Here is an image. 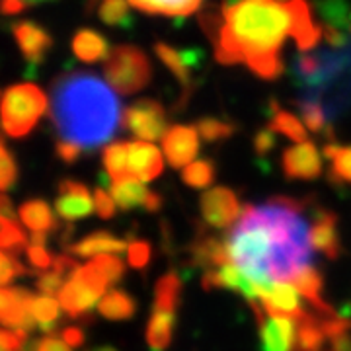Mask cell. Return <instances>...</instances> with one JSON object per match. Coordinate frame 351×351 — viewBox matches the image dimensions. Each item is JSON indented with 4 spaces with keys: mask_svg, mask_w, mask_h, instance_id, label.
Here are the masks:
<instances>
[{
    "mask_svg": "<svg viewBox=\"0 0 351 351\" xmlns=\"http://www.w3.org/2000/svg\"><path fill=\"white\" fill-rule=\"evenodd\" d=\"M20 221L24 223L25 228H29L32 232H47L55 230L59 223L55 219V215L51 211L49 203L43 199H27L20 205L18 209Z\"/></svg>",
    "mask_w": 351,
    "mask_h": 351,
    "instance_id": "obj_24",
    "label": "cell"
},
{
    "mask_svg": "<svg viewBox=\"0 0 351 351\" xmlns=\"http://www.w3.org/2000/svg\"><path fill=\"white\" fill-rule=\"evenodd\" d=\"M160 207H162V195H160V193H156V191H151V195H149V199H147L145 209H147L149 213H156V211H160Z\"/></svg>",
    "mask_w": 351,
    "mask_h": 351,
    "instance_id": "obj_57",
    "label": "cell"
},
{
    "mask_svg": "<svg viewBox=\"0 0 351 351\" xmlns=\"http://www.w3.org/2000/svg\"><path fill=\"white\" fill-rule=\"evenodd\" d=\"M152 246L147 240H131L129 248H127V258H129V265L135 269H145L149 262H151Z\"/></svg>",
    "mask_w": 351,
    "mask_h": 351,
    "instance_id": "obj_43",
    "label": "cell"
},
{
    "mask_svg": "<svg viewBox=\"0 0 351 351\" xmlns=\"http://www.w3.org/2000/svg\"><path fill=\"white\" fill-rule=\"evenodd\" d=\"M215 174H217V168H215L213 160L201 158V160H195V162L188 164L184 168L182 180H184V184H188L189 188L205 189L215 182Z\"/></svg>",
    "mask_w": 351,
    "mask_h": 351,
    "instance_id": "obj_35",
    "label": "cell"
},
{
    "mask_svg": "<svg viewBox=\"0 0 351 351\" xmlns=\"http://www.w3.org/2000/svg\"><path fill=\"white\" fill-rule=\"evenodd\" d=\"M90 265L106 279L108 285L119 283L121 277L125 276V263L121 262L119 258H115V256H110V254H100V256H96V258L90 262Z\"/></svg>",
    "mask_w": 351,
    "mask_h": 351,
    "instance_id": "obj_39",
    "label": "cell"
},
{
    "mask_svg": "<svg viewBox=\"0 0 351 351\" xmlns=\"http://www.w3.org/2000/svg\"><path fill=\"white\" fill-rule=\"evenodd\" d=\"M176 328V313L152 311L147 324V343L151 351H168L172 346Z\"/></svg>",
    "mask_w": 351,
    "mask_h": 351,
    "instance_id": "obj_25",
    "label": "cell"
},
{
    "mask_svg": "<svg viewBox=\"0 0 351 351\" xmlns=\"http://www.w3.org/2000/svg\"><path fill=\"white\" fill-rule=\"evenodd\" d=\"M61 338L71 346V348H80V346H84V341H86V334H84V330L80 326H66L61 332Z\"/></svg>",
    "mask_w": 351,
    "mask_h": 351,
    "instance_id": "obj_53",
    "label": "cell"
},
{
    "mask_svg": "<svg viewBox=\"0 0 351 351\" xmlns=\"http://www.w3.org/2000/svg\"><path fill=\"white\" fill-rule=\"evenodd\" d=\"M12 34L25 63L29 66H39L45 61L47 53L53 47V38L43 25L32 20H20L12 24Z\"/></svg>",
    "mask_w": 351,
    "mask_h": 351,
    "instance_id": "obj_11",
    "label": "cell"
},
{
    "mask_svg": "<svg viewBox=\"0 0 351 351\" xmlns=\"http://www.w3.org/2000/svg\"><path fill=\"white\" fill-rule=\"evenodd\" d=\"M101 162L108 178L115 182L127 176H133L129 172V143L125 141H115L106 145L104 154H101Z\"/></svg>",
    "mask_w": 351,
    "mask_h": 351,
    "instance_id": "obj_30",
    "label": "cell"
},
{
    "mask_svg": "<svg viewBox=\"0 0 351 351\" xmlns=\"http://www.w3.org/2000/svg\"><path fill=\"white\" fill-rule=\"evenodd\" d=\"M34 293L25 287L2 289L0 291V320L6 328L32 332L36 320L32 316L29 304L34 301Z\"/></svg>",
    "mask_w": 351,
    "mask_h": 351,
    "instance_id": "obj_10",
    "label": "cell"
},
{
    "mask_svg": "<svg viewBox=\"0 0 351 351\" xmlns=\"http://www.w3.org/2000/svg\"><path fill=\"white\" fill-rule=\"evenodd\" d=\"M293 351H301V350H299V346H297V348H295V350H293Z\"/></svg>",
    "mask_w": 351,
    "mask_h": 351,
    "instance_id": "obj_60",
    "label": "cell"
},
{
    "mask_svg": "<svg viewBox=\"0 0 351 351\" xmlns=\"http://www.w3.org/2000/svg\"><path fill=\"white\" fill-rule=\"evenodd\" d=\"M110 191L121 211H133L138 207H145L149 195H151V189L135 176H127V178L112 182Z\"/></svg>",
    "mask_w": 351,
    "mask_h": 351,
    "instance_id": "obj_23",
    "label": "cell"
},
{
    "mask_svg": "<svg viewBox=\"0 0 351 351\" xmlns=\"http://www.w3.org/2000/svg\"><path fill=\"white\" fill-rule=\"evenodd\" d=\"M291 283L297 287V291L301 293L306 301L311 302L313 313L318 316L326 318V316H336L338 311H334L328 302L322 299V289H324V276L318 267L314 265H306L304 269H301L297 276L291 279Z\"/></svg>",
    "mask_w": 351,
    "mask_h": 351,
    "instance_id": "obj_19",
    "label": "cell"
},
{
    "mask_svg": "<svg viewBox=\"0 0 351 351\" xmlns=\"http://www.w3.org/2000/svg\"><path fill=\"white\" fill-rule=\"evenodd\" d=\"M260 324V350L262 351H293L297 348L299 324L291 318L267 316Z\"/></svg>",
    "mask_w": 351,
    "mask_h": 351,
    "instance_id": "obj_15",
    "label": "cell"
},
{
    "mask_svg": "<svg viewBox=\"0 0 351 351\" xmlns=\"http://www.w3.org/2000/svg\"><path fill=\"white\" fill-rule=\"evenodd\" d=\"M98 311L108 320H129L137 313V301L121 289H112L101 297Z\"/></svg>",
    "mask_w": 351,
    "mask_h": 351,
    "instance_id": "obj_26",
    "label": "cell"
},
{
    "mask_svg": "<svg viewBox=\"0 0 351 351\" xmlns=\"http://www.w3.org/2000/svg\"><path fill=\"white\" fill-rule=\"evenodd\" d=\"M0 188L2 191H8L14 188L16 180H18V166L14 162L12 152L8 151L6 143L2 141L0 145Z\"/></svg>",
    "mask_w": 351,
    "mask_h": 351,
    "instance_id": "obj_42",
    "label": "cell"
},
{
    "mask_svg": "<svg viewBox=\"0 0 351 351\" xmlns=\"http://www.w3.org/2000/svg\"><path fill=\"white\" fill-rule=\"evenodd\" d=\"M49 115L64 141L94 151L115 135L123 121L115 90L92 73L59 76L51 86Z\"/></svg>",
    "mask_w": 351,
    "mask_h": 351,
    "instance_id": "obj_3",
    "label": "cell"
},
{
    "mask_svg": "<svg viewBox=\"0 0 351 351\" xmlns=\"http://www.w3.org/2000/svg\"><path fill=\"white\" fill-rule=\"evenodd\" d=\"M189 254H191V265L205 267V269H213V267L232 262L226 248V240L209 237V234H199L195 242L189 246Z\"/></svg>",
    "mask_w": 351,
    "mask_h": 351,
    "instance_id": "obj_20",
    "label": "cell"
},
{
    "mask_svg": "<svg viewBox=\"0 0 351 351\" xmlns=\"http://www.w3.org/2000/svg\"><path fill=\"white\" fill-rule=\"evenodd\" d=\"M322 29H324V38H326L330 47H343L346 45V34H343V29L334 27V25L330 24L322 25Z\"/></svg>",
    "mask_w": 351,
    "mask_h": 351,
    "instance_id": "obj_54",
    "label": "cell"
},
{
    "mask_svg": "<svg viewBox=\"0 0 351 351\" xmlns=\"http://www.w3.org/2000/svg\"><path fill=\"white\" fill-rule=\"evenodd\" d=\"M263 311L267 316L276 318H291L295 322L302 320L306 311L301 304V293L293 283H281V285H271L269 293L263 297L262 301Z\"/></svg>",
    "mask_w": 351,
    "mask_h": 351,
    "instance_id": "obj_16",
    "label": "cell"
},
{
    "mask_svg": "<svg viewBox=\"0 0 351 351\" xmlns=\"http://www.w3.org/2000/svg\"><path fill=\"white\" fill-rule=\"evenodd\" d=\"M25 256H27V262L36 267V271H49V269H53L55 256H53L45 246L29 244V246L25 248Z\"/></svg>",
    "mask_w": 351,
    "mask_h": 351,
    "instance_id": "obj_47",
    "label": "cell"
},
{
    "mask_svg": "<svg viewBox=\"0 0 351 351\" xmlns=\"http://www.w3.org/2000/svg\"><path fill=\"white\" fill-rule=\"evenodd\" d=\"M104 75L117 94L131 96L151 82L152 66L149 57L138 47L119 45L106 59Z\"/></svg>",
    "mask_w": 351,
    "mask_h": 351,
    "instance_id": "obj_5",
    "label": "cell"
},
{
    "mask_svg": "<svg viewBox=\"0 0 351 351\" xmlns=\"http://www.w3.org/2000/svg\"><path fill=\"white\" fill-rule=\"evenodd\" d=\"M108 287L106 279L90 265H80L73 276H69L61 291V306L71 318L84 316L90 320V311L98 304L100 297H104V291Z\"/></svg>",
    "mask_w": 351,
    "mask_h": 351,
    "instance_id": "obj_6",
    "label": "cell"
},
{
    "mask_svg": "<svg viewBox=\"0 0 351 351\" xmlns=\"http://www.w3.org/2000/svg\"><path fill=\"white\" fill-rule=\"evenodd\" d=\"M304 203L277 195L263 205H246L226 237L230 260L258 283L293 279L311 265V226L302 217Z\"/></svg>",
    "mask_w": 351,
    "mask_h": 351,
    "instance_id": "obj_2",
    "label": "cell"
},
{
    "mask_svg": "<svg viewBox=\"0 0 351 351\" xmlns=\"http://www.w3.org/2000/svg\"><path fill=\"white\" fill-rule=\"evenodd\" d=\"M49 110L45 92L32 82L14 84L2 96V127L8 137L20 138L32 133L38 121Z\"/></svg>",
    "mask_w": 351,
    "mask_h": 351,
    "instance_id": "obj_4",
    "label": "cell"
},
{
    "mask_svg": "<svg viewBox=\"0 0 351 351\" xmlns=\"http://www.w3.org/2000/svg\"><path fill=\"white\" fill-rule=\"evenodd\" d=\"M322 71H324L322 61L318 57L306 55V53H302L301 57L297 59V63H295V75L302 78L304 82H308V84L318 82L320 76H322Z\"/></svg>",
    "mask_w": 351,
    "mask_h": 351,
    "instance_id": "obj_41",
    "label": "cell"
},
{
    "mask_svg": "<svg viewBox=\"0 0 351 351\" xmlns=\"http://www.w3.org/2000/svg\"><path fill=\"white\" fill-rule=\"evenodd\" d=\"M80 152H82V147H78L76 143H71V141H64V138H59L55 143V154L59 156V160H63L64 164H75L78 158H80Z\"/></svg>",
    "mask_w": 351,
    "mask_h": 351,
    "instance_id": "obj_51",
    "label": "cell"
},
{
    "mask_svg": "<svg viewBox=\"0 0 351 351\" xmlns=\"http://www.w3.org/2000/svg\"><path fill=\"white\" fill-rule=\"evenodd\" d=\"M197 131L207 143H217V141H225V138L232 137L237 127L228 121L217 119V117H203L197 121Z\"/></svg>",
    "mask_w": 351,
    "mask_h": 351,
    "instance_id": "obj_40",
    "label": "cell"
},
{
    "mask_svg": "<svg viewBox=\"0 0 351 351\" xmlns=\"http://www.w3.org/2000/svg\"><path fill=\"white\" fill-rule=\"evenodd\" d=\"M201 215H203V221L217 230L237 225V221L242 215L239 195L225 186L207 189L201 195Z\"/></svg>",
    "mask_w": 351,
    "mask_h": 351,
    "instance_id": "obj_8",
    "label": "cell"
},
{
    "mask_svg": "<svg viewBox=\"0 0 351 351\" xmlns=\"http://www.w3.org/2000/svg\"><path fill=\"white\" fill-rule=\"evenodd\" d=\"M154 51L158 59L166 64V69L178 78V82L188 92L191 88V69L199 64L203 53L199 49H176L162 41L154 45Z\"/></svg>",
    "mask_w": 351,
    "mask_h": 351,
    "instance_id": "obj_17",
    "label": "cell"
},
{
    "mask_svg": "<svg viewBox=\"0 0 351 351\" xmlns=\"http://www.w3.org/2000/svg\"><path fill=\"white\" fill-rule=\"evenodd\" d=\"M55 211L64 221H80L94 213L96 207L84 184L64 178L59 182V197L55 201Z\"/></svg>",
    "mask_w": 351,
    "mask_h": 351,
    "instance_id": "obj_13",
    "label": "cell"
},
{
    "mask_svg": "<svg viewBox=\"0 0 351 351\" xmlns=\"http://www.w3.org/2000/svg\"><path fill=\"white\" fill-rule=\"evenodd\" d=\"M27 2H39V0H27Z\"/></svg>",
    "mask_w": 351,
    "mask_h": 351,
    "instance_id": "obj_61",
    "label": "cell"
},
{
    "mask_svg": "<svg viewBox=\"0 0 351 351\" xmlns=\"http://www.w3.org/2000/svg\"><path fill=\"white\" fill-rule=\"evenodd\" d=\"M123 127L141 141H156L166 135V112L154 100H138L123 112Z\"/></svg>",
    "mask_w": 351,
    "mask_h": 351,
    "instance_id": "obj_7",
    "label": "cell"
},
{
    "mask_svg": "<svg viewBox=\"0 0 351 351\" xmlns=\"http://www.w3.org/2000/svg\"><path fill=\"white\" fill-rule=\"evenodd\" d=\"M269 129L276 131V133H281L285 135L291 141L295 143H304L308 141V135H306V129L301 123V119H297V115L285 112L283 108L277 106L276 100L269 101Z\"/></svg>",
    "mask_w": 351,
    "mask_h": 351,
    "instance_id": "obj_29",
    "label": "cell"
},
{
    "mask_svg": "<svg viewBox=\"0 0 351 351\" xmlns=\"http://www.w3.org/2000/svg\"><path fill=\"white\" fill-rule=\"evenodd\" d=\"M203 0H129L131 6L147 14H158V16H172L182 18L193 14L201 6Z\"/></svg>",
    "mask_w": 351,
    "mask_h": 351,
    "instance_id": "obj_27",
    "label": "cell"
},
{
    "mask_svg": "<svg viewBox=\"0 0 351 351\" xmlns=\"http://www.w3.org/2000/svg\"><path fill=\"white\" fill-rule=\"evenodd\" d=\"M32 316L36 320L41 332L45 334H55L59 328V320H61V313H59V302L55 301L51 295H39L34 297V301L29 304Z\"/></svg>",
    "mask_w": 351,
    "mask_h": 351,
    "instance_id": "obj_31",
    "label": "cell"
},
{
    "mask_svg": "<svg viewBox=\"0 0 351 351\" xmlns=\"http://www.w3.org/2000/svg\"><path fill=\"white\" fill-rule=\"evenodd\" d=\"M330 350L328 351H351V336L350 332L348 334H341L338 338L330 339Z\"/></svg>",
    "mask_w": 351,
    "mask_h": 351,
    "instance_id": "obj_56",
    "label": "cell"
},
{
    "mask_svg": "<svg viewBox=\"0 0 351 351\" xmlns=\"http://www.w3.org/2000/svg\"><path fill=\"white\" fill-rule=\"evenodd\" d=\"M320 16L324 22L334 27H350L351 32V12L346 0H320Z\"/></svg>",
    "mask_w": 351,
    "mask_h": 351,
    "instance_id": "obj_38",
    "label": "cell"
},
{
    "mask_svg": "<svg viewBox=\"0 0 351 351\" xmlns=\"http://www.w3.org/2000/svg\"><path fill=\"white\" fill-rule=\"evenodd\" d=\"M276 147V137H274V131L269 127L265 129H260L254 137V152L260 156V158H265L269 152L274 151Z\"/></svg>",
    "mask_w": 351,
    "mask_h": 351,
    "instance_id": "obj_50",
    "label": "cell"
},
{
    "mask_svg": "<svg viewBox=\"0 0 351 351\" xmlns=\"http://www.w3.org/2000/svg\"><path fill=\"white\" fill-rule=\"evenodd\" d=\"M29 343V332L25 330H8L0 332V351H24Z\"/></svg>",
    "mask_w": 351,
    "mask_h": 351,
    "instance_id": "obj_46",
    "label": "cell"
},
{
    "mask_svg": "<svg viewBox=\"0 0 351 351\" xmlns=\"http://www.w3.org/2000/svg\"><path fill=\"white\" fill-rule=\"evenodd\" d=\"M66 276L63 274H59V271H55V269H51V271H41L38 276V281H36V287L41 295H61V291H63L64 283H66Z\"/></svg>",
    "mask_w": 351,
    "mask_h": 351,
    "instance_id": "obj_45",
    "label": "cell"
},
{
    "mask_svg": "<svg viewBox=\"0 0 351 351\" xmlns=\"http://www.w3.org/2000/svg\"><path fill=\"white\" fill-rule=\"evenodd\" d=\"M162 149L166 160L172 168L188 166L199 152V131L191 125L168 127L162 137Z\"/></svg>",
    "mask_w": 351,
    "mask_h": 351,
    "instance_id": "obj_12",
    "label": "cell"
},
{
    "mask_svg": "<svg viewBox=\"0 0 351 351\" xmlns=\"http://www.w3.org/2000/svg\"><path fill=\"white\" fill-rule=\"evenodd\" d=\"M242 271L234 262H228L225 265H219L213 269H207L201 279V287L205 291H215V289H230L239 291L240 281H242Z\"/></svg>",
    "mask_w": 351,
    "mask_h": 351,
    "instance_id": "obj_32",
    "label": "cell"
},
{
    "mask_svg": "<svg viewBox=\"0 0 351 351\" xmlns=\"http://www.w3.org/2000/svg\"><path fill=\"white\" fill-rule=\"evenodd\" d=\"M281 168L287 180H316L322 174V156L313 141L297 143L283 152Z\"/></svg>",
    "mask_w": 351,
    "mask_h": 351,
    "instance_id": "obj_9",
    "label": "cell"
},
{
    "mask_svg": "<svg viewBox=\"0 0 351 351\" xmlns=\"http://www.w3.org/2000/svg\"><path fill=\"white\" fill-rule=\"evenodd\" d=\"M73 53L82 63H98L110 57V41L96 29H78L73 38Z\"/></svg>",
    "mask_w": 351,
    "mask_h": 351,
    "instance_id": "obj_22",
    "label": "cell"
},
{
    "mask_svg": "<svg viewBox=\"0 0 351 351\" xmlns=\"http://www.w3.org/2000/svg\"><path fill=\"white\" fill-rule=\"evenodd\" d=\"M80 267V263L76 262L75 258L61 254V256H55V262H53V269L63 274V276H73L76 269Z\"/></svg>",
    "mask_w": 351,
    "mask_h": 351,
    "instance_id": "obj_52",
    "label": "cell"
},
{
    "mask_svg": "<svg viewBox=\"0 0 351 351\" xmlns=\"http://www.w3.org/2000/svg\"><path fill=\"white\" fill-rule=\"evenodd\" d=\"M29 271L25 269L22 263L16 260V256L8 254V252H2L0 254V283L2 285H8L12 283L14 277L27 276Z\"/></svg>",
    "mask_w": 351,
    "mask_h": 351,
    "instance_id": "obj_44",
    "label": "cell"
},
{
    "mask_svg": "<svg viewBox=\"0 0 351 351\" xmlns=\"http://www.w3.org/2000/svg\"><path fill=\"white\" fill-rule=\"evenodd\" d=\"M199 24L215 43L219 63H244L265 80L283 73L285 39L308 51L324 36L308 0H226L221 8L201 12Z\"/></svg>",
    "mask_w": 351,
    "mask_h": 351,
    "instance_id": "obj_1",
    "label": "cell"
},
{
    "mask_svg": "<svg viewBox=\"0 0 351 351\" xmlns=\"http://www.w3.org/2000/svg\"><path fill=\"white\" fill-rule=\"evenodd\" d=\"M0 248L8 254H20L27 248V237L16 219L0 217Z\"/></svg>",
    "mask_w": 351,
    "mask_h": 351,
    "instance_id": "obj_33",
    "label": "cell"
},
{
    "mask_svg": "<svg viewBox=\"0 0 351 351\" xmlns=\"http://www.w3.org/2000/svg\"><path fill=\"white\" fill-rule=\"evenodd\" d=\"M311 226V244L314 250L322 252L328 260H338L341 254V240L338 230V215L322 207H316Z\"/></svg>",
    "mask_w": 351,
    "mask_h": 351,
    "instance_id": "obj_14",
    "label": "cell"
},
{
    "mask_svg": "<svg viewBox=\"0 0 351 351\" xmlns=\"http://www.w3.org/2000/svg\"><path fill=\"white\" fill-rule=\"evenodd\" d=\"M127 248H129V244L125 240L113 237L112 232L98 230V232H92L82 240H78L76 244H69L64 250H69L78 258H96L100 254H125Z\"/></svg>",
    "mask_w": 351,
    "mask_h": 351,
    "instance_id": "obj_21",
    "label": "cell"
},
{
    "mask_svg": "<svg viewBox=\"0 0 351 351\" xmlns=\"http://www.w3.org/2000/svg\"><path fill=\"white\" fill-rule=\"evenodd\" d=\"M94 351H119L117 348H113V346H98V348H94Z\"/></svg>",
    "mask_w": 351,
    "mask_h": 351,
    "instance_id": "obj_59",
    "label": "cell"
},
{
    "mask_svg": "<svg viewBox=\"0 0 351 351\" xmlns=\"http://www.w3.org/2000/svg\"><path fill=\"white\" fill-rule=\"evenodd\" d=\"M24 351H73L71 346L64 341L63 338H57V336H45V338L34 339L25 346Z\"/></svg>",
    "mask_w": 351,
    "mask_h": 351,
    "instance_id": "obj_49",
    "label": "cell"
},
{
    "mask_svg": "<svg viewBox=\"0 0 351 351\" xmlns=\"http://www.w3.org/2000/svg\"><path fill=\"white\" fill-rule=\"evenodd\" d=\"M94 207H96L98 217L104 219V221H108V219L115 217L117 203H115V199H113L110 193H106L101 188H96V191H94Z\"/></svg>",
    "mask_w": 351,
    "mask_h": 351,
    "instance_id": "obj_48",
    "label": "cell"
},
{
    "mask_svg": "<svg viewBox=\"0 0 351 351\" xmlns=\"http://www.w3.org/2000/svg\"><path fill=\"white\" fill-rule=\"evenodd\" d=\"M299 110H301L302 121L308 131L313 133H322V131H332V127L328 125L326 113H324V106L316 98H306V100L299 101Z\"/></svg>",
    "mask_w": 351,
    "mask_h": 351,
    "instance_id": "obj_36",
    "label": "cell"
},
{
    "mask_svg": "<svg viewBox=\"0 0 351 351\" xmlns=\"http://www.w3.org/2000/svg\"><path fill=\"white\" fill-rule=\"evenodd\" d=\"M29 2L27 0H2V12L6 16H12V14H18L25 10Z\"/></svg>",
    "mask_w": 351,
    "mask_h": 351,
    "instance_id": "obj_55",
    "label": "cell"
},
{
    "mask_svg": "<svg viewBox=\"0 0 351 351\" xmlns=\"http://www.w3.org/2000/svg\"><path fill=\"white\" fill-rule=\"evenodd\" d=\"M98 18L112 27H131L133 16L129 10V0H101L98 6Z\"/></svg>",
    "mask_w": 351,
    "mask_h": 351,
    "instance_id": "obj_34",
    "label": "cell"
},
{
    "mask_svg": "<svg viewBox=\"0 0 351 351\" xmlns=\"http://www.w3.org/2000/svg\"><path fill=\"white\" fill-rule=\"evenodd\" d=\"M180 299H182V277L178 276L176 271H168L166 276H162L156 281L152 311L176 313Z\"/></svg>",
    "mask_w": 351,
    "mask_h": 351,
    "instance_id": "obj_28",
    "label": "cell"
},
{
    "mask_svg": "<svg viewBox=\"0 0 351 351\" xmlns=\"http://www.w3.org/2000/svg\"><path fill=\"white\" fill-rule=\"evenodd\" d=\"M164 160L160 151L147 141L129 143V172L141 182H151L162 174Z\"/></svg>",
    "mask_w": 351,
    "mask_h": 351,
    "instance_id": "obj_18",
    "label": "cell"
},
{
    "mask_svg": "<svg viewBox=\"0 0 351 351\" xmlns=\"http://www.w3.org/2000/svg\"><path fill=\"white\" fill-rule=\"evenodd\" d=\"M328 180L336 188L343 186V184L351 186V145L348 147L339 145L336 154L332 156V168L328 172Z\"/></svg>",
    "mask_w": 351,
    "mask_h": 351,
    "instance_id": "obj_37",
    "label": "cell"
},
{
    "mask_svg": "<svg viewBox=\"0 0 351 351\" xmlns=\"http://www.w3.org/2000/svg\"><path fill=\"white\" fill-rule=\"evenodd\" d=\"M0 209H2V213H0V217H8V219H16V213H14L12 205H10V199L4 195L2 197V201H0Z\"/></svg>",
    "mask_w": 351,
    "mask_h": 351,
    "instance_id": "obj_58",
    "label": "cell"
}]
</instances>
